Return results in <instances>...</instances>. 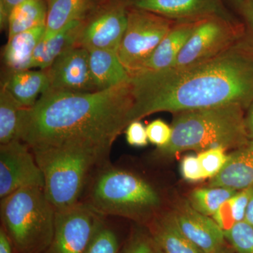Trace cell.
I'll return each mask as SVG.
<instances>
[{
    "instance_id": "obj_30",
    "label": "cell",
    "mask_w": 253,
    "mask_h": 253,
    "mask_svg": "<svg viewBox=\"0 0 253 253\" xmlns=\"http://www.w3.org/2000/svg\"><path fill=\"white\" fill-rule=\"evenodd\" d=\"M148 139L158 149L169 144L172 137V127L161 119L155 120L146 126Z\"/></svg>"
},
{
    "instance_id": "obj_14",
    "label": "cell",
    "mask_w": 253,
    "mask_h": 253,
    "mask_svg": "<svg viewBox=\"0 0 253 253\" xmlns=\"http://www.w3.org/2000/svg\"><path fill=\"white\" fill-rule=\"evenodd\" d=\"M173 216L181 231L204 253H217L224 249L225 236L211 217L195 211L188 201L176 206Z\"/></svg>"
},
{
    "instance_id": "obj_15",
    "label": "cell",
    "mask_w": 253,
    "mask_h": 253,
    "mask_svg": "<svg viewBox=\"0 0 253 253\" xmlns=\"http://www.w3.org/2000/svg\"><path fill=\"white\" fill-rule=\"evenodd\" d=\"M210 186L239 190L253 187V140L228 154L221 172L211 179Z\"/></svg>"
},
{
    "instance_id": "obj_4",
    "label": "cell",
    "mask_w": 253,
    "mask_h": 253,
    "mask_svg": "<svg viewBox=\"0 0 253 253\" xmlns=\"http://www.w3.org/2000/svg\"><path fill=\"white\" fill-rule=\"evenodd\" d=\"M81 203L104 217L149 224L156 216L161 199L149 181L109 161L94 173Z\"/></svg>"
},
{
    "instance_id": "obj_13",
    "label": "cell",
    "mask_w": 253,
    "mask_h": 253,
    "mask_svg": "<svg viewBox=\"0 0 253 253\" xmlns=\"http://www.w3.org/2000/svg\"><path fill=\"white\" fill-rule=\"evenodd\" d=\"M128 6L145 10L176 22L218 17L237 21L222 0H126Z\"/></svg>"
},
{
    "instance_id": "obj_41",
    "label": "cell",
    "mask_w": 253,
    "mask_h": 253,
    "mask_svg": "<svg viewBox=\"0 0 253 253\" xmlns=\"http://www.w3.org/2000/svg\"><path fill=\"white\" fill-rule=\"evenodd\" d=\"M217 253H232L230 252V251H228V250H226L225 248H224V249L222 250V251H221L220 252Z\"/></svg>"
},
{
    "instance_id": "obj_23",
    "label": "cell",
    "mask_w": 253,
    "mask_h": 253,
    "mask_svg": "<svg viewBox=\"0 0 253 253\" xmlns=\"http://www.w3.org/2000/svg\"><path fill=\"white\" fill-rule=\"evenodd\" d=\"M26 107L5 86L0 89V144L21 140V125Z\"/></svg>"
},
{
    "instance_id": "obj_8",
    "label": "cell",
    "mask_w": 253,
    "mask_h": 253,
    "mask_svg": "<svg viewBox=\"0 0 253 253\" xmlns=\"http://www.w3.org/2000/svg\"><path fill=\"white\" fill-rule=\"evenodd\" d=\"M246 33V28L238 21L218 17L201 20L172 68L191 67L212 59L229 49Z\"/></svg>"
},
{
    "instance_id": "obj_7",
    "label": "cell",
    "mask_w": 253,
    "mask_h": 253,
    "mask_svg": "<svg viewBox=\"0 0 253 253\" xmlns=\"http://www.w3.org/2000/svg\"><path fill=\"white\" fill-rule=\"evenodd\" d=\"M175 23L154 13L129 7L126 31L118 54L130 77L142 71Z\"/></svg>"
},
{
    "instance_id": "obj_31",
    "label": "cell",
    "mask_w": 253,
    "mask_h": 253,
    "mask_svg": "<svg viewBox=\"0 0 253 253\" xmlns=\"http://www.w3.org/2000/svg\"><path fill=\"white\" fill-rule=\"evenodd\" d=\"M155 244L150 234L136 231L120 253H153Z\"/></svg>"
},
{
    "instance_id": "obj_2",
    "label": "cell",
    "mask_w": 253,
    "mask_h": 253,
    "mask_svg": "<svg viewBox=\"0 0 253 253\" xmlns=\"http://www.w3.org/2000/svg\"><path fill=\"white\" fill-rule=\"evenodd\" d=\"M130 81L87 93L47 91L26 108L21 140L31 148L76 144L109 148L129 124Z\"/></svg>"
},
{
    "instance_id": "obj_5",
    "label": "cell",
    "mask_w": 253,
    "mask_h": 253,
    "mask_svg": "<svg viewBox=\"0 0 253 253\" xmlns=\"http://www.w3.org/2000/svg\"><path fill=\"white\" fill-rule=\"evenodd\" d=\"M245 113L241 106L229 105L173 113L170 141L158 153L172 156L186 151L238 149L249 141Z\"/></svg>"
},
{
    "instance_id": "obj_29",
    "label": "cell",
    "mask_w": 253,
    "mask_h": 253,
    "mask_svg": "<svg viewBox=\"0 0 253 253\" xmlns=\"http://www.w3.org/2000/svg\"><path fill=\"white\" fill-rule=\"evenodd\" d=\"M226 150L217 147L206 150L198 154L205 179H212L221 172L228 159Z\"/></svg>"
},
{
    "instance_id": "obj_18",
    "label": "cell",
    "mask_w": 253,
    "mask_h": 253,
    "mask_svg": "<svg viewBox=\"0 0 253 253\" xmlns=\"http://www.w3.org/2000/svg\"><path fill=\"white\" fill-rule=\"evenodd\" d=\"M1 85L24 107L31 108L36 104L40 95L49 89V82L44 70L6 71Z\"/></svg>"
},
{
    "instance_id": "obj_33",
    "label": "cell",
    "mask_w": 253,
    "mask_h": 253,
    "mask_svg": "<svg viewBox=\"0 0 253 253\" xmlns=\"http://www.w3.org/2000/svg\"><path fill=\"white\" fill-rule=\"evenodd\" d=\"M181 172L184 179L191 182L205 179L198 156L189 155L183 158L181 163Z\"/></svg>"
},
{
    "instance_id": "obj_28",
    "label": "cell",
    "mask_w": 253,
    "mask_h": 253,
    "mask_svg": "<svg viewBox=\"0 0 253 253\" xmlns=\"http://www.w3.org/2000/svg\"><path fill=\"white\" fill-rule=\"evenodd\" d=\"M226 241L237 253H253V226L246 221L234 224L224 231Z\"/></svg>"
},
{
    "instance_id": "obj_26",
    "label": "cell",
    "mask_w": 253,
    "mask_h": 253,
    "mask_svg": "<svg viewBox=\"0 0 253 253\" xmlns=\"http://www.w3.org/2000/svg\"><path fill=\"white\" fill-rule=\"evenodd\" d=\"M251 194V188L239 190L212 216V219L223 231L228 230L234 224L245 221Z\"/></svg>"
},
{
    "instance_id": "obj_25",
    "label": "cell",
    "mask_w": 253,
    "mask_h": 253,
    "mask_svg": "<svg viewBox=\"0 0 253 253\" xmlns=\"http://www.w3.org/2000/svg\"><path fill=\"white\" fill-rule=\"evenodd\" d=\"M237 191L231 188L221 186L199 188L190 194L188 202L195 211L208 217H212L221 206Z\"/></svg>"
},
{
    "instance_id": "obj_9",
    "label": "cell",
    "mask_w": 253,
    "mask_h": 253,
    "mask_svg": "<svg viewBox=\"0 0 253 253\" xmlns=\"http://www.w3.org/2000/svg\"><path fill=\"white\" fill-rule=\"evenodd\" d=\"M128 7L126 0L96 3L83 21L77 45L118 52L127 25Z\"/></svg>"
},
{
    "instance_id": "obj_21",
    "label": "cell",
    "mask_w": 253,
    "mask_h": 253,
    "mask_svg": "<svg viewBox=\"0 0 253 253\" xmlns=\"http://www.w3.org/2000/svg\"><path fill=\"white\" fill-rule=\"evenodd\" d=\"M83 21L70 23L51 38L42 37L35 50L32 68L46 70L59 56L77 45Z\"/></svg>"
},
{
    "instance_id": "obj_36",
    "label": "cell",
    "mask_w": 253,
    "mask_h": 253,
    "mask_svg": "<svg viewBox=\"0 0 253 253\" xmlns=\"http://www.w3.org/2000/svg\"><path fill=\"white\" fill-rule=\"evenodd\" d=\"M14 246L4 228L0 227V253H14Z\"/></svg>"
},
{
    "instance_id": "obj_22",
    "label": "cell",
    "mask_w": 253,
    "mask_h": 253,
    "mask_svg": "<svg viewBox=\"0 0 253 253\" xmlns=\"http://www.w3.org/2000/svg\"><path fill=\"white\" fill-rule=\"evenodd\" d=\"M94 0H47L46 31L51 38L70 23L83 21L94 9Z\"/></svg>"
},
{
    "instance_id": "obj_3",
    "label": "cell",
    "mask_w": 253,
    "mask_h": 253,
    "mask_svg": "<svg viewBox=\"0 0 253 253\" xmlns=\"http://www.w3.org/2000/svg\"><path fill=\"white\" fill-rule=\"evenodd\" d=\"M41 169L44 192L56 211L81 204L94 173L111 149L76 144L31 148Z\"/></svg>"
},
{
    "instance_id": "obj_24",
    "label": "cell",
    "mask_w": 253,
    "mask_h": 253,
    "mask_svg": "<svg viewBox=\"0 0 253 253\" xmlns=\"http://www.w3.org/2000/svg\"><path fill=\"white\" fill-rule=\"evenodd\" d=\"M45 0H25L11 11L8 22V38L46 24Z\"/></svg>"
},
{
    "instance_id": "obj_35",
    "label": "cell",
    "mask_w": 253,
    "mask_h": 253,
    "mask_svg": "<svg viewBox=\"0 0 253 253\" xmlns=\"http://www.w3.org/2000/svg\"><path fill=\"white\" fill-rule=\"evenodd\" d=\"M25 0H0V26L1 30L7 28L9 18L12 10Z\"/></svg>"
},
{
    "instance_id": "obj_19",
    "label": "cell",
    "mask_w": 253,
    "mask_h": 253,
    "mask_svg": "<svg viewBox=\"0 0 253 253\" xmlns=\"http://www.w3.org/2000/svg\"><path fill=\"white\" fill-rule=\"evenodd\" d=\"M154 244L165 253H204L181 231L172 213L156 215L149 224Z\"/></svg>"
},
{
    "instance_id": "obj_37",
    "label": "cell",
    "mask_w": 253,
    "mask_h": 253,
    "mask_svg": "<svg viewBox=\"0 0 253 253\" xmlns=\"http://www.w3.org/2000/svg\"><path fill=\"white\" fill-rule=\"evenodd\" d=\"M245 126L249 140H253V100L245 113Z\"/></svg>"
},
{
    "instance_id": "obj_16",
    "label": "cell",
    "mask_w": 253,
    "mask_h": 253,
    "mask_svg": "<svg viewBox=\"0 0 253 253\" xmlns=\"http://www.w3.org/2000/svg\"><path fill=\"white\" fill-rule=\"evenodd\" d=\"M199 21L174 23L172 29L160 43L140 73L164 71L173 67L178 56Z\"/></svg>"
},
{
    "instance_id": "obj_11",
    "label": "cell",
    "mask_w": 253,
    "mask_h": 253,
    "mask_svg": "<svg viewBox=\"0 0 253 253\" xmlns=\"http://www.w3.org/2000/svg\"><path fill=\"white\" fill-rule=\"evenodd\" d=\"M44 189V176L29 146L21 140L0 145V199L23 188Z\"/></svg>"
},
{
    "instance_id": "obj_6",
    "label": "cell",
    "mask_w": 253,
    "mask_h": 253,
    "mask_svg": "<svg viewBox=\"0 0 253 253\" xmlns=\"http://www.w3.org/2000/svg\"><path fill=\"white\" fill-rule=\"evenodd\" d=\"M0 216L16 253H43L49 246L56 210L43 188H23L3 198Z\"/></svg>"
},
{
    "instance_id": "obj_10",
    "label": "cell",
    "mask_w": 253,
    "mask_h": 253,
    "mask_svg": "<svg viewBox=\"0 0 253 253\" xmlns=\"http://www.w3.org/2000/svg\"><path fill=\"white\" fill-rule=\"evenodd\" d=\"M101 217L83 203L56 211L54 236L43 253H84Z\"/></svg>"
},
{
    "instance_id": "obj_32",
    "label": "cell",
    "mask_w": 253,
    "mask_h": 253,
    "mask_svg": "<svg viewBox=\"0 0 253 253\" xmlns=\"http://www.w3.org/2000/svg\"><path fill=\"white\" fill-rule=\"evenodd\" d=\"M126 132V140L131 146L135 147H144L148 145V139L146 126H145L140 121H132L128 125Z\"/></svg>"
},
{
    "instance_id": "obj_38",
    "label": "cell",
    "mask_w": 253,
    "mask_h": 253,
    "mask_svg": "<svg viewBox=\"0 0 253 253\" xmlns=\"http://www.w3.org/2000/svg\"><path fill=\"white\" fill-rule=\"evenodd\" d=\"M245 221L253 226V187H251V197L246 210Z\"/></svg>"
},
{
    "instance_id": "obj_39",
    "label": "cell",
    "mask_w": 253,
    "mask_h": 253,
    "mask_svg": "<svg viewBox=\"0 0 253 253\" xmlns=\"http://www.w3.org/2000/svg\"><path fill=\"white\" fill-rule=\"evenodd\" d=\"M229 1L234 5V6H235L236 9H238L244 0H229Z\"/></svg>"
},
{
    "instance_id": "obj_27",
    "label": "cell",
    "mask_w": 253,
    "mask_h": 253,
    "mask_svg": "<svg viewBox=\"0 0 253 253\" xmlns=\"http://www.w3.org/2000/svg\"><path fill=\"white\" fill-rule=\"evenodd\" d=\"M109 217L101 215L84 253H120L119 238L111 226Z\"/></svg>"
},
{
    "instance_id": "obj_1",
    "label": "cell",
    "mask_w": 253,
    "mask_h": 253,
    "mask_svg": "<svg viewBox=\"0 0 253 253\" xmlns=\"http://www.w3.org/2000/svg\"><path fill=\"white\" fill-rule=\"evenodd\" d=\"M129 122L158 112L175 113L236 105L253 100V42L247 33L229 49L185 68L141 72L130 78Z\"/></svg>"
},
{
    "instance_id": "obj_17",
    "label": "cell",
    "mask_w": 253,
    "mask_h": 253,
    "mask_svg": "<svg viewBox=\"0 0 253 253\" xmlns=\"http://www.w3.org/2000/svg\"><path fill=\"white\" fill-rule=\"evenodd\" d=\"M88 51L91 78L96 91L106 90L130 81L117 51L102 49Z\"/></svg>"
},
{
    "instance_id": "obj_12",
    "label": "cell",
    "mask_w": 253,
    "mask_h": 253,
    "mask_svg": "<svg viewBox=\"0 0 253 253\" xmlns=\"http://www.w3.org/2000/svg\"><path fill=\"white\" fill-rule=\"evenodd\" d=\"M44 71L49 78L47 91L73 93L96 91L89 68V51L85 48L73 46Z\"/></svg>"
},
{
    "instance_id": "obj_20",
    "label": "cell",
    "mask_w": 253,
    "mask_h": 253,
    "mask_svg": "<svg viewBox=\"0 0 253 253\" xmlns=\"http://www.w3.org/2000/svg\"><path fill=\"white\" fill-rule=\"evenodd\" d=\"M46 31V24L18 33L8 38L2 51L3 63L6 71L32 69L33 54Z\"/></svg>"
},
{
    "instance_id": "obj_40",
    "label": "cell",
    "mask_w": 253,
    "mask_h": 253,
    "mask_svg": "<svg viewBox=\"0 0 253 253\" xmlns=\"http://www.w3.org/2000/svg\"><path fill=\"white\" fill-rule=\"evenodd\" d=\"M165 253L163 252L162 250L160 249L157 246H156V244H155V248H154V253Z\"/></svg>"
},
{
    "instance_id": "obj_34",
    "label": "cell",
    "mask_w": 253,
    "mask_h": 253,
    "mask_svg": "<svg viewBox=\"0 0 253 253\" xmlns=\"http://www.w3.org/2000/svg\"><path fill=\"white\" fill-rule=\"evenodd\" d=\"M246 23V31L253 42V0H244L237 9Z\"/></svg>"
}]
</instances>
